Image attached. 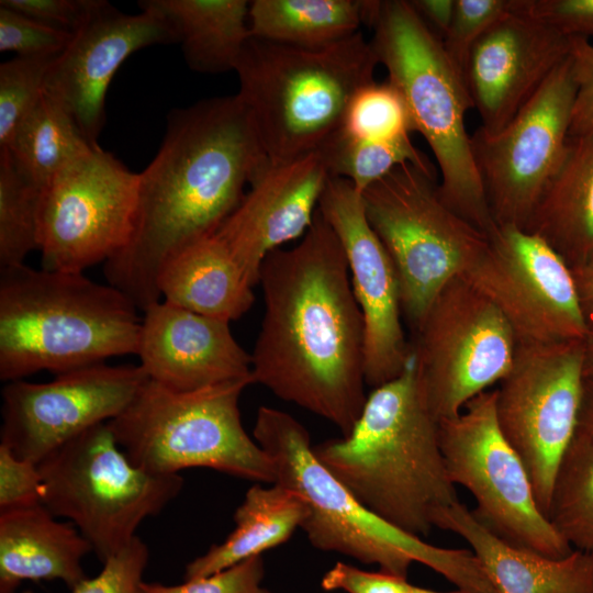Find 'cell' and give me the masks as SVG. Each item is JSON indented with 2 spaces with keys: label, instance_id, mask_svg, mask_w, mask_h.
I'll return each instance as SVG.
<instances>
[{
  "label": "cell",
  "instance_id": "41",
  "mask_svg": "<svg viewBox=\"0 0 593 593\" xmlns=\"http://www.w3.org/2000/svg\"><path fill=\"white\" fill-rule=\"evenodd\" d=\"M44 482L38 466L0 444V512L42 504Z\"/></svg>",
  "mask_w": 593,
  "mask_h": 593
},
{
  "label": "cell",
  "instance_id": "11",
  "mask_svg": "<svg viewBox=\"0 0 593 593\" xmlns=\"http://www.w3.org/2000/svg\"><path fill=\"white\" fill-rule=\"evenodd\" d=\"M495 398V390L484 391L438 421L448 475L472 494V514L495 536L551 559L567 557L573 548L539 510L524 462L497 423Z\"/></svg>",
  "mask_w": 593,
  "mask_h": 593
},
{
  "label": "cell",
  "instance_id": "9",
  "mask_svg": "<svg viewBox=\"0 0 593 593\" xmlns=\"http://www.w3.org/2000/svg\"><path fill=\"white\" fill-rule=\"evenodd\" d=\"M366 216L398 275L403 316L415 332L440 290L483 255L489 236L440 198L436 174L411 164L362 193Z\"/></svg>",
  "mask_w": 593,
  "mask_h": 593
},
{
  "label": "cell",
  "instance_id": "13",
  "mask_svg": "<svg viewBox=\"0 0 593 593\" xmlns=\"http://www.w3.org/2000/svg\"><path fill=\"white\" fill-rule=\"evenodd\" d=\"M585 342L517 344L495 390L497 423L523 460L546 517L557 469L577 432Z\"/></svg>",
  "mask_w": 593,
  "mask_h": 593
},
{
  "label": "cell",
  "instance_id": "47",
  "mask_svg": "<svg viewBox=\"0 0 593 593\" xmlns=\"http://www.w3.org/2000/svg\"><path fill=\"white\" fill-rule=\"evenodd\" d=\"M575 433L593 440V379L584 378Z\"/></svg>",
  "mask_w": 593,
  "mask_h": 593
},
{
  "label": "cell",
  "instance_id": "29",
  "mask_svg": "<svg viewBox=\"0 0 593 593\" xmlns=\"http://www.w3.org/2000/svg\"><path fill=\"white\" fill-rule=\"evenodd\" d=\"M368 0H253L250 37L315 48L342 41L366 22Z\"/></svg>",
  "mask_w": 593,
  "mask_h": 593
},
{
  "label": "cell",
  "instance_id": "10",
  "mask_svg": "<svg viewBox=\"0 0 593 593\" xmlns=\"http://www.w3.org/2000/svg\"><path fill=\"white\" fill-rule=\"evenodd\" d=\"M42 504L65 517L103 561L127 545L138 526L159 514L180 492V474H155L134 465L109 422L98 424L38 465Z\"/></svg>",
  "mask_w": 593,
  "mask_h": 593
},
{
  "label": "cell",
  "instance_id": "4",
  "mask_svg": "<svg viewBox=\"0 0 593 593\" xmlns=\"http://www.w3.org/2000/svg\"><path fill=\"white\" fill-rule=\"evenodd\" d=\"M133 301L83 272L34 269L0 273V379L55 374L136 355L142 317Z\"/></svg>",
  "mask_w": 593,
  "mask_h": 593
},
{
  "label": "cell",
  "instance_id": "40",
  "mask_svg": "<svg viewBox=\"0 0 593 593\" xmlns=\"http://www.w3.org/2000/svg\"><path fill=\"white\" fill-rule=\"evenodd\" d=\"M511 11L568 37H593V0H511Z\"/></svg>",
  "mask_w": 593,
  "mask_h": 593
},
{
  "label": "cell",
  "instance_id": "31",
  "mask_svg": "<svg viewBox=\"0 0 593 593\" xmlns=\"http://www.w3.org/2000/svg\"><path fill=\"white\" fill-rule=\"evenodd\" d=\"M547 518L578 550L593 552V440L574 435L557 469Z\"/></svg>",
  "mask_w": 593,
  "mask_h": 593
},
{
  "label": "cell",
  "instance_id": "24",
  "mask_svg": "<svg viewBox=\"0 0 593 593\" xmlns=\"http://www.w3.org/2000/svg\"><path fill=\"white\" fill-rule=\"evenodd\" d=\"M90 551L74 524L57 521L43 504L0 512V593L41 580L72 589L87 578L81 561Z\"/></svg>",
  "mask_w": 593,
  "mask_h": 593
},
{
  "label": "cell",
  "instance_id": "46",
  "mask_svg": "<svg viewBox=\"0 0 593 593\" xmlns=\"http://www.w3.org/2000/svg\"><path fill=\"white\" fill-rule=\"evenodd\" d=\"M570 269L588 329V338H591L593 337V251L582 264Z\"/></svg>",
  "mask_w": 593,
  "mask_h": 593
},
{
  "label": "cell",
  "instance_id": "48",
  "mask_svg": "<svg viewBox=\"0 0 593 593\" xmlns=\"http://www.w3.org/2000/svg\"><path fill=\"white\" fill-rule=\"evenodd\" d=\"M583 374L585 379H593V337L585 342Z\"/></svg>",
  "mask_w": 593,
  "mask_h": 593
},
{
  "label": "cell",
  "instance_id": "26",
  "mask_svg": "<svg viewBox=\"0 0 593 593\" xmlns=\"http://www.w3.org/2000/svg\"><path fill=\"white\" fill-rule=\"evenodd\" d=\"M569 265L593 251V133L569 137L566 154L525 228Z\"/></svg>",
  "mask_w": 593,
  "mask_h": 593
},
{
  "label": "cell",
  "instance_id": "22",
  "mask_svg": "<svg viewBox=\"0 0 593 593\" xmlns=\"http://www.w3.org/2000/svg\"><path fill=\"white\" fill-rule=\"evenodd\" d=\"M136 355L149 380L174 391L253 381L251 356L233 336L230 322L163 300L144 311Z\"/></svg>",
  "mask_w": 593,
  "mask_h": 593
},
{
  "label": "cell",
  "instance_id": "33",
  "mask_svg": "<svg viewBox=\"0 0 593 593\" xmlns=\"http://www.w3.org/2000/svg\"><path fill=\"white\" fill-rule=\"evenodd\" d=\"M45 188L34 182L0 148V267L24 264L40 248V226Z\"/></svg>",
  "mask_w": 593,
  "mask_h": 593
},
{
  "label": "cell",
  "instance_id": "28",
  "mask_svg": "<svg viewBox=\"0 0 593 593\" xmlns=\"http://www.w3.org/2000/svg\"><path fill=\"white\" fill-rule=\"evenodd\" d=\"M174 27L189 68L202 74L235 70L250 37L249 1L143 0Z\"/></svg>",
  "mask_w": 593,
  "mask_h": 593
},
{
  "label": "cell",
  "instance_id": "19",
  "mask_svg": "<svg viewBox=\"0 0 593 593\" xmlns=\"http://www.w3.org/2000/svg\"><path fill=\"white\" fill-rule=\"evenodd\" d=\"M169 43H178L177 34L154 10L130 14L97 0L51 66L45 93L70 114L90 145L99 147L105 94L116 70L136 51Z\"/></svg>",
  "mask_w": 593,
  "mask_h": 593
},
{
  "label": "cell",
  "instance_id": "18",
  "mask_svg": "<svg viewBox=\"0 0 593 593\" xmlns=\"http://www.w3.org/2000/svg\"><path fill=\"white\" fill-rule=\"evenodd\" d=\"M318 211L339 239L351 288L363 320L366 384L377 388L400 376L412 357L402 325L399 278L371 227L362 195L343 178L331 177Z\"/></svg>",
  "mask_w": 593,
  "mask_h": 593
},
{
  "label": "cell",
  "instance_id": "35",
  "mask_svg": "<svg viewBox=\"0 0 593 593\" xmlns=\"http://www.w3.org/2000/svg\"><path fill=\"white\" fill-rule=\"evenodd\" d=\"M57 56H15L0 65V148L10 144L19 124L42 99Z\"/></svg>",
  "mask_w": 593,
  "mask_h": 593
},
{
  "label": "cell",
  "instance_id": "3",
  "mask_svg": "<svg viewBox=\"0 0 593 593\" xmlns=\"http://www.w3.org/2000/svg\"><path fill=\"white\" fill-rule=\"evenodd\" d=\"M318 460L371 512L417 537L459 501L412 357L396 378L373 388L351 429L313 446Z\"/></svg>",
  "mask_w": 593,
  "mask_h": 593
},
{
  "label": "cell",
  "instance_id": "43",
  "mask_svg": "<svg viewBox=\"0 0 593 593\" xmlns=\"http://www.w3.org/2000/svg\"><path fill=\"white\" fill-rule=\"evenodd\" d=\"M411 585L406 578L381 570L365 571L345 562L335 563L321 580L324 591L346 593H409Z\"/></svg>",
  "mask_w": 593,
  "mask_h": 593
},
{
  "label": "cell",
  "instance_id": "14",
  "mask_svg": "<svg viewBox=\"0 0 593 593\" xmlns=\"http://www.w3.org/2000/svg\"><path fill=\"white\" fill-rule=\"evenodd\" d=\"M568 56L496 133L471 135L473 160L496 225L526 228L566 154L575 97Z\"/></svg>",
  "mask_w": 593,
  "mask_h": 593
},
{
  "label": "cell",
  "instance_id": "20",
  "mask_svg": "<svg viewBox=\"0 0 593 593\" xmlns=\"http://www.w3.org/2000/svg\"><path fill=\"white\" fill-rule=\"evenodd\" d=\"M569 52L570 37L529 16L511 12L492 25L462 71L480 126L489 133L506 126Z\"/></svg>",
  "mask_w": 593,
  "mask_h": 593
},
{
  "label": "cell",
  "instance_id": "25",
  "mask_svg": "<svg viewBox=\"0 0 593 593\" xmlns=\"http://www.w3.org/2000/svg\"><path fill=\"white\" fill-rule=\"evenodd\" d=\"M254 286L226 247L214 236L180 250L163 267V301L187 311L235 321L254 304Z\"/></svg>",
  "mask_w": 593,
  "mask_h": 593
},
{
  "label": "cell",
  "instance_id": "30",
  "mask_svg": "<svg viewBox=\"0 0 593 593\" xmlns=\"http://www.w3.org/2000/svg\"><path fill=\"white\" fill-rule=\"evenodd\" d=\"M16 167L42 187L94 148L70 114L45 92L4 147Z\"/></svg>",
  "mask_w": 593,
  "mask_h": 593
},
{
  "label": "cell",
  "instance_id": "23",
  "mask_svg": "<svg viewBox=\"0 0 593 593\" xmlns=\"http://www.w3.org/2000/svg\"><path fill=\"white\" fill-rule=\"evenodd\" d=\"M434 526L471 547L496 593H593V552L551 559L515 547L485 528L460 501L441 508Z\"/></svg>",
  "mask_w": 593,
  "mask_h": 593
},
{
  "label": "cell",
  "instance_id": "5",
  "mask_svg": "<svg viewBox=\"0 0 593 593\" xmlns=\"http://www.w3.org/2000/svg\"><path fill=\"white\" fill-rule=\"evenodd\" d=\"M254 439L271 458L276 481L299 494L306 507L301 525L311 545L407 579L422 563L460 590L496 593L472 550L443 548L388 523L357 497L318 460L311 437L291 414L271 406L257 411Z\"/></svg>",
  "mask_w": 593,
  "mask_h": 593
},
{
  "label": "cell",
  "instance_id": "2",
  "mask_svg": "<svg viewBox=\"0 0 593 593\" xmlns=\"http://www.w3.org/2000/svg\"><path fill=\"white\" fill-rule=\"evenodd\" d=\"M269 163L236 94L171 110L156 156L138 172L130 238L104 262L107 282L143 312L159 302L165 264L213 235Z\"/></svg>",
  "mask_w": 593,
  "mask_h": 593
},
{
  "label": "cell",
  "instance_id": "16",
  "mask_svg": "<svg viewBox=\"0 0 593 593\" xmlns=\"http://www.w3.org/2000/svg\"><path fill=\"white\" fill-rule=\"evenodd\" d=\"M480 259L462 276L503 314L517 344L586 340L573 276L540 236L496 225Z\"/></svg>",
  "mask_w": 593,
  "mask_h": 593
},
{
  "label": "cell",
  "instance_id": "17",
  "mask_svg": "<svg viewBox=\"0 0 593 593\" xmlns=\"http://www.w3.org/2000/svg\"><path fill=\"white\" fill-rule=\"evenodd\" d=\"M148 380L141 366L101 362L48 382L11 381L2 389L0 444L38 465L79 434L119 416Z\"/></svg>",
  "mask_w": 593,
  "mask_h": 593
},
{
  "label": "cell",
  "instance_id": "42",
  "mask_svg": "<svg viewBox=\"0 0 593 593\" xmlns=\"http://www.w3.org/2000/svg\"><path fill=\"white\" fill-rule=\"evenodd\" d=\"M571 67L575 97L569 137L593 133V44L584 37H570Z\"/></svg>",
  "mask_w": 593,
  "mask_h": 593
},
{
  "label": "cell",
  "instance_id": "36",
  "mask_svg": "<svg viewBox=\"0 0 593 593\" xmlns=\"http://www.w3.org/2000/svg\"><path fill=\"white\" fill-rule=\"evenodd\" d=\"M511 12V0H456L450 25L441 42L461 72L475 42Z\"/></svg>",
  "mask_w": 593,
  "mask_h": 593
},
{
  "label": "cell",
  "instance_id": "21",
  "mask_svg": "<svg viewBox=\"0 0 593 593\" xmlns=\"http://www.w3.org/2000/svg\"><path fill=\"white\" fill-rule=\"evenodd\" d=\"M329 178L318 152L269 163L213 234L254 287L266 257L309 231Z\"/></svg>",
  "mask_w": 593,
  "mask_h": 593
},
{
  "label": "cell",
  "instance_id": "45",
  "mask_svg": "<svg viewBox=\"0 0 593 593\" xmlns=\"http://www.w3.org/2000/svg\"><path fill=\"white\" fill-rule=\"evenodd\" d=\"M410 3L428 29L443 40L450 25L456 0H411Z\"/></svg>",
  "mask_w": 593,
  "mask_h": 593
},
{
  "label": "cell",
  "instance_id": "6",
  "mask_svg": "<svg viewBox=\"0 0 593 593\" xmlns=\"http://www.w3.org/2000/svg\"><path fill=\"white\" fill-rule=\"evenodd\" d=\"M370 41L357 32L305 48L249 37L235 71L236 94L271 164L317 152L343 125L356 93L376 81Z\"/></svg>",
  "mask_w": 593,
  "mask_h": 593
},
{
  "label": "cell",
  "instance_id": "39",
  "mask_svg": "<svg viewBox=\"0 0 593 593\" xmlns=\"http://www.w3.org/2000/svg\"><path fill=\"white\" fill-rule=\"evenodd\" d=\"M262 555L248 558L213 574L184 580L177 585L144 582L141 593H272L261 585Z\"/></svg>",
  "mask_w": 593,
  "mask_h": 593
},
{
  "label": "cell",
  "instance_id": "32",
  "mask_svg": "<svg viewBox=\"0 0 593 593\" xmlns=\"http://www.w3.org/2000/svg\"><path fill=\"white\" fill-rule=\"evenodd\" d=\"M317 152L331 177L350 181L360 193L402 165L411 164L436 174L434 165L413 145L410 136L371 142L338 130Z\"/></svg>",
  "mask_w": 593,
  "mask_h": 593
},
{
  "label": "cell",
  "instance_id": "12",
  "mask_svg": "<svg viewBox=\"0 0 593 593\" xmlns=\"http://www.w3.org/2000/svg\"><path fill=\"white\" fill-rule=\"evenodd\" d=\"M414 334L419 385L437 421L500 383L517 348L500 310L462 276L440 290Z\"/></svg>",
  "mask_w": 593,
  "mask_h": 593
},
{
  "label": "cell",
  "instance_id": "50",
  "mask_svg": "<svg viewBox=\"0 0 593 593\" xmlns=\"http://www.w3.org/2000/svg\"><path fill=\"white\" fill-rule=\"evenodd\" d=\"M23 593H33V592H32V591H30V590H26V591H24Z\"/></svg>",
  "mask_w": 593,
  "mask_h": 593
},
{
  "label": "cell",
  "instance_id": "38",
  "mask_svg": "<svg viewBox=\"0 0 593 593\" xmlns=\"http://www.w3.org/2000/svg\"><path fill=\"white\" fill-rule=\"evenodd\" d=\"M148 557L147 545L136 536L103 560L96 577L83 579L69 593H141Z\"/></svg>",
  "mask_w": 593,
  "mask_h": 593
},
{
  "label": "cell",
  "instance_id": "8",
  "mask_svg": "<svg viewBox=\"0 0 593 593\" xmlns=\"http://www.w3.org/2000/svg\"><path fill=\"white\" fill-rule=\"evenodd\" d=\"M251 380L179 392L148 380L109 422L130 460L155 474L209 468L257 483H275L271 458L243 426L239 398Z\"/></svg>",
  "mask_w": 593,
  "mask_h": 593
},
{
  "label": "cell",
  "instance_id": "7",
  "mask_svg": "<svg viewBox=\"0 0 593 593\" xmlns=\"http://www.w3.org/2000/svg\"><path fill=\"white\" fill-rule=\"evenodd\" d=\"M370 41L401 94L413 131L427 142L440 171L443 201L489 235L496 226L473 160L466 114L473 108L462 72L441 40L406 0L381 1Z\"/></svg>",
  "mask_w": 593,
  "mask_h": 593
},
{
  "label": "cell",
  "instance_id": "49",
  "mask_svg": "<svg viewBox=\"0 0 593 593\" xmlns=\"http://www.w3.org/2000/svg\"><path fill=\"white\" fill-rule=\"evenodd\" d=\"M409 593H470V592L465 591V590H460V589H458V590H456L454 592H437V591H433V590H429V589L411 585V589H410Z\"/></svg>",
  "mask_w": 593,
  "mask_h": 593
},
{
  "label": "cell",
  "instance_id": "27",
  "mask_svg": "<svg viewBox=\"0 0 593 593\" xmlns=\"http://www.w3.org/2000/svg\"><path fill=\"white\" fill-rule=\"evenodd\" d=\"M306 513L292 490L278 483L254 484L234 513V529L187 564L184 580L213 574L284 544L301 528Z\"/></svg>",
  "mask_w": 593,
  "mask_h": 593
},
{
  "label": "cell",
  "instance_id": "15",
  "mask_svg": "<svg viewBox=\"0 0 593 593\" xmlns=\"http://www.w3.org/2000/svg\"><path fill=\"white\" fill-rule=\"evenodd\" d=\"M138 172L100 146L64 167L45 187L40 226L42 268L83 272L127 243Z\"/></svg>",
  "mask_w": 593,
  "mask_h": 593
},
{
  "label": "cell",
  "instance_id": "37",
  "mask_svg": "<svg viewBox=\"0 0 593 593\" xmlns=\"http://www.w3.org/2000/svg\"><path fill=\"white\" fill-rule=\"evenodd\" d=\"M71 37L70 33L0 4V52H12L22 57L57 56Z\"/></svg>",
  "mask_w": 593,
  "mask_h": 593
},
{
  "label": "cell",
  "instance_id": "1",
  "mask_svg": "<svg viewBox=\"0 0 593 593\" xmlns=\"http://www.w3.org/2000/svg\"><path fill=\"white\" fill-rule=\"evenodd\" d=\"M258 284L265 312L250 354L254 383L346 435L367 400L363 320L343 246L318 209L295 246L266 257Z\"/></svg>",
  "mask_w": 593,
  "mask_h": 593
},
{
  "label": "cell",
  "instance_id": "34",
  "mask_svg": "<svg viewBox=\"0 0 593 593\" xmlns=\"http://www.w3.org/2000/svg\"><path fill=\"white\" fill-rule=\"evenodd\" d=\"M339 130L363 141L389 142L409 137L413 126L401 94L387 80L356 93Z\"/></svg>",
  "mask_w": 593,
  "mask_h": 593
},
{
  "label": "cell",
  "instance_id": "44",
  "mask_svg": "<svg viewBox=\"0 0 593 593\" xmlns=\"http://www.w3.org/2000/svg\"><path fill=\"white\" fill-rule=\"evenodd\" d=\"M97 0H1L0 4L56 30L74 34Z\"/></svg>",
  "mask_w": 593,
  "mask_h": 593
}]
</instances>
